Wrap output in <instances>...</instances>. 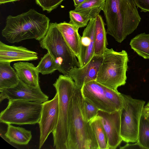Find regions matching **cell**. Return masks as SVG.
<instances>
[{"mask_svg": "<svg viewBox=\"0 0 149 149\" xmlns=\"http://www.w3.org/2000/svg\"><path fill=\"white\" fill-rule=\"evenodd\" d=\"M134 0H106L103 10L107 34L121 43L137 28L141 18Z\"/></svg>", "mask_w": 149, "mask_h": 149, "instance_id": "1", "label": "cell"}, {"mask_svg": "<svg viewBox=\"0 0 149 149\" xmlns=\"http://www.w3.org/2000/svg\"><path fill=\"white\" fill-rule=\"evenodd\" d=\"M67 149H99L90 122L85 118L81 89L76 86L70 103Z\"/></svg>", "mask_w": 149, "mask_h": 149, "instance_id": "2", "label": "cell"}, {"mask_svg": "<svg viewBox=\"0 0 149 149\" xmlns=\"http://www.w3.org/2000/svg\"><path fill=\"white\" fill-rule=\"evenodd\" d=\"M49 22L45 15L30 9L16 16H8L2 35L11 43L31 39L40 41L45 35Z\"/></svg>", "mask_w": 149, "mask_h": 149, "instance_id": "3", "label": "cell"}, {"mask_svg": "<svg viewBox=\"0 0 149 149\" xmlns=\"http://www.w3.org/2000/svg\"><path fill=\"white\" fill-rule=\"evenodd\" d=\"M53 85L58 95L59 107L57 124L52 132L54 146L56 149H67L70 103L76 85L70 77L61 74Z\"/></svg>", "mask_w": 149, "mask_h": 149, "instance_id": "4", "label": "cell"}, {"mask_svg": "<svg viewBox=\"0 0 149 149\" xmlns=\"http://www.w3.org/2000/svg\"><path fill=\"white\" fill-rule=\"evenodd\" d=\"M57 23H50L44 37L39 41L40 47L46 49L53 58L57 70L66 75L69 71L79 67L77 58L56 26Z\"/></svg>", "mask_w": 149, "mask_h": 149, "instance_id": "5", "label": "cell"}, {"mask_svg": "<svg viewBox=\"0 0 149 149\" xmlns=\"http://www.w3.org/2000/svg\"><path fill=\"white\" fill-rule=\"evenodd\" d=\"M129 59L126 52L115 51L107 48L96 81L104 86L118 91L126 83Z\"/></svg>", "mask_w": 149, "mask_h": 149, "instance_id": "6", "label": "cell"}, {"mask_svg": "<svg viewBox=\"0 0 149 149\" xmlns=\"http://www.w3.org/2000/svg\"><path fill=\"white\" fill-rule=\"evenodd\" d=\"M122 106L120 114V135L127 143L138 141L139 123L145 102L121 93Z\"/></svg>", "mask_w": 149, "mask_h": 149, "instance_id": "7", "label": "cell"}, {"mask_svg": "<svg viewBox=\"0 0 149 149\" xmlns=\"http://www.w3.org/2000/svg\"><path fill=\"white\" fill-rule=\"evenodd\" d=\"M42 103L22 100L9 101L0 114V122L6 124L35 125L41 116Z\"/></svg>", "mask_w": 149, "mask_h": 149, "instance_id": "8", "label": "cell"}, {"mask_svg": "<svg viewBox=\"0 0 149 149\" xmlns=\"http://www.w3.org/2000/svg\"><path fill=\"white\" fill-rule=\"evenodd\" d=\"M58 116V99L56 93L52 100L42 103L41 116L38 123L40 133L39 149L42 148L49 134L55 129Z\"/></svg>", "mask_w": 149, "mask_h": 149, "instance_id": "9", "label": "cell"}, {"mask_svg": "<svg viewBox=\"0 0 149 149\" xmlns=\"http://www.w3.org/2000/svg\"><path fill=\"white\" fill-rule=\"evenodd\" d=\"M0 102L5 99L9 101L22 100L42 103L48 100V97L42 91L40 86H32L20 80L15 86L0 90Z\"/></svg>", "mask_w": 149, "mask_h": 149, "instance_id": "10", "label": "cell"}, {"mask_svg": "<svg viewBox=\"0 0 149 149\" xmlns=\"http://www.w3.org/2000/svg\"><path fill=\"white\" fill-rule=\"evenodd\" d=\"M103 59V55H94L85 65L72 68L66 75L72 78L76 86L81 89L84 84L96 80Z\"/></svg>", "mask_w": 149, "mask_h": 149, "instance_id": "11", "label": "cell"}, {"mask_svg": "<svg viewBox=\"0 0 149 149\" xmlns=\"http://www.w3.org/2000/svg\"><path fill=\"white\" fill-rule=\"evenodd\" d=\"M121 110L111 113L101 110L97 116L101 119L108 139V149H116L123 140L120 135Z\"/></svg>", "mask_w": 149, "mask_h": 149, "instance_id": "12", "label": "cell"}, {"mask_svg": "<svg viewBox=\"0 0 149 149\" xmlns=\"http://www.w3.org/2000/svg\"><path fill=\"white\" fill-rule=\"evenodd\" d=\"M81 90L84 97L89 100L100 110L109 113L116 111L106 97L104 86L96 80L84 84Z\"/></svg>", "mask_w": 149, "mask_h": 149, "instance_id": "13", "label": "cell"}, {"mask_svg": "<svg viewBox=\"0 0 149 149\" xmlns=\"http://www.w3.org/2000/svg\"><path fill=\"white\" fill-rule=\"evenodd\" d=\"M95 20V18L90 19L81 36L80 54L77 58L79 67L85 65L94 55Z\"/></svg>", "mask_w": 149, "mask_h": 149, "instance_id": "14", "label": "cell"}, {"mask_svg": "<svg viewBox=\"0 0 149 149\" xmlns=\"http://www.w3.org/2000/svg\"><path fill=\"white\" fill-rule=\"evenodd\" d=\"M38 59V54L22 46L6 45L0 41V62L29 61Z\"/></svg>", "mask_w": 149, "mask_h": 149, "instance_id": "15", "label": "cell"}, {"mask_svg": "<svg viewBox=\"0 0 149 149\" xmlns=\"http://www.w3.org/2000/svg\"><path fill=\"white\" fill-rule=\"evenodd\" d=\"M56 25L67 45L78 58L80 52L81 37L78 33L79 29L73 25L65 22L57 23Z\"/></svg>", "mask_w": 149, "mask_h": 149, "instance_id": "16", "label": "cell"}, {"mask_svg": "<svg viewBox=\"0 0 149 149\" xmlns=\"http://www.w3.org/2000/svg\"><path fill=\"white\" fill-rule=\"evenodd\" d=\"M13 67L20 81L32 86H40L39 74L36 68L32 63L19 62L14 63Z\"/></svg>", "mask_w": 149, "mask_h": 149, "instance_id": "17", "label": "cell"}, {"mask_svg": "<svg viewBox=\"0 0 149 149\" xmlns=\"http://www.w3.org/2000/svg\"><path fill=\"white\" fill-rule=\"evenodd\" d=\"M105 24L100 15L95 17V26L94 55H103L108 45Z\"/></svg>", "mask_w": 149, "mask_h": 149, "instance_id": "18", "label": "cell"}, {"mask_svg": "<svg viewBox=\"0 0 149 149\" xmlns=\"http://www.w3.org/2000/svg\"><path fill=\"white\" fill-rule=\"evenodd\" d=\"M10 63L0 62V90L14 87L20 81L15 70Z\"/></svg>", "mask_w": 149, "mask_h": 149, "instance_id": "19", "label": "cell"}, {"mask_svg": "<svg viewBox=\"0 0 149 149\" xmlns=\"http://www.w3.org/2000/svg\"><path fill=\"white\" fill-rule=\"evenodd\" d=\"M4 135L10 142L20 145H27L32 137L31 131L11 124L8 125L7 130Z\"/></svg>", "mask_w": 149, "mask_h": 149, "instance_id": "20", "label": "cell"}, {"mask_svg": "<svg viewBox=\"0 0 149 149\" xmlns=\"http://www.w3.org/2000/svg\"><path fill=\"white\" fill-rule=\"evenodd\" d=\"M106 0H85L74 10L89 18H95L104 8Z\"/></svg>", "mask_w": 149, "mask_h": 149, "instance_id": "21", "label": "cell"}, {"mask_svg": "<svg viewBox=\"0 0 149 149\" xmlns=\"http://www.w3.org/2000/svg\"><path fill=\"white\" fill-rule=\"evenodd\" d=\"M130 45L134 52L145 59H149V34H138L131 39Z\"/></svg>", "mask_w": 149, "mask_h": 149, "instance_id": "22", "label": "cell"}, {"mask_svg": "<svg viewBox=\"0 0 149 149\" xmlns=\"http://www.w3.org/2000/svg\"><path fill=\"white\" fill-rule=\"evenodd\" d=\"M99 146V149H108V139L100 117L98 116L89 121Z\"/></svg>", "mask_w": 149, "mask_h": 149, "instance_id": "23", "label": "cell"}, {"mask_svg": "<svg viewBox=\"0 0 149 149\" xmlns=\"http://www.w3.org/2000/svg\"><path fill=\"white\" fill-rule=\"evenodd\" d=\"M137 142L144 149H149V122L142 114L139 123Z\"/></svg>", "mask_w": 149, "mask_h": 149, "instance_id": "24", "label": "cell"}, {"mask_svg": "<svg viewBox=\"0 0 149 149\" xmlns=\"http://www.w3.org/2000/svg\"><path fill=\"white\" fill-rule=\"evenodd\" d=\"M36 68L38 71L43 75L52 73L57 70L54 61L48 52L41 58Z\"/></svg>", "mask_w": 149, "mask_h": 149, "instance_id": "25", "label": "cell"}, {"mask_svg": "<svg viewBox=\"0 0 149 149\" xmlns=\"http://www.w3.org/2000/svg\"><path fill=\"white\" fill-rule=\"evenodd\" d=\"M106 97L116 111L121 110L122 106L121 93L104 86Z\"/></svg>", "mask_w": 149, "mask_h": 149, "instance_id": "26", "label": "cell"}, {"mask_svg": "<svg viewBox=\"0 0 149 149\" xmlns=\"http://www.w3.org/2000/svg\"><path fill=\"white\" fill-rule=\"evenodd\" d=\"M70 20L69 23L73 25L78 29L86 26L90 19L81 14L71 10L69 12Z\"/></svg>", "mask_w": 149, "mask_h": 149, "instance_id": "27", "label": "cell"}, {"mask_svg": "<svg viewBox=\"0 0 149 149\" xmlns=\"http://www.w3.org/2000/svg\"><path fill=\"white\" fill-rule=\"evenodd\" d=\"M84 113L85 119L89 122L97 116L99 109L89 100L84 98Z\"/></svg>", "mask_w": 149, "mask_h": 149, "instance_id": "28", "label": "cell"}, {"mask_svg": "<svg viewBox=\"0 0 149 149\" xmlns=\"http://www.w3.org/2000/svg\"><path fill=\"white\" fill-rule=\"evenodd\" d=\"M65 0H35L37 4L40 6L43 11L51 12L56 8Z\"/></svg>", "mask_w": 149, "mask_h": 149, "instance_id": "29", "label": "cell"}, {"mask_svg": "<svg viewBox=\"0 0 149 149\" xmlns=\"http://www.w3.org/2000/svg\"><path fill=\"white\" fill-rule=\"evenodd\" d=\"M136 5L141 12H149V0H134Z\"/></svg>", "mask_w": 149, "mask_h": 149, "instance_id": "30", "label": "cell"}, {"mask_svg": "<svg viewBox=\"0 0 149 149\" xmlns=\"http://www.w3.org/2000/svg\"><path fill=\"white\" fill-rule=\"evenodd\" d=\"M120 149H143L141 146L138 142L132 144H128L127 143L126 145L120 148Z\"/></svg>", "mask_w": 149, "mask_h": 149, "instance_id": "31", "label": "cell"}, {"mask_svg": "<svg viewBox=\"0 0 149 149\" xmlns=\"http://www.w3.org/2000/svg\"><path fill=\"white\" fill-rule=\"evenodd\" d=\"M142 114L145 117H149V101L147 104L144 106Z\"/></svg>", "mask_w": 149, "mask_h": 149, "instance_id": "32", "label": "cell"}, {"mask_svg": "<svg viewBox=\"0 0 149 149\" xmlns=\"http://www.w3.org/2000/svg\"><path fill=\"white\" fill-rule=\"evenodd\" d=\"M75 7H76L82 3L85 0H73Z\"/></svg>", "mask_w": 149, "mask_h": 149, "instance_id": "33", "label": "cell"}, {"mask_svg": "<svg viewBox=\"0 0 149 149\" xmlns=\"http://www.w3.org/2000/svg\"><path fill=\"white\" fill-rule=\"evenodd\" d=\"M20 0H0V4L6 3L19 1Z\"/></svg>", "mask_w": 149, "mask_h": 149, "instance_id": "34", "label": "cell"}]
</instances>
